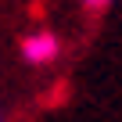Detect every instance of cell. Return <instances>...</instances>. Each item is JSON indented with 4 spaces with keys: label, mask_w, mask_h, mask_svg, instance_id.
<instances>
[{
    "label": "cell",
    "mask_w": 122,
    "mask_h": 122,
    "mask_svg": "<svg viewBox=\"0 0 122 122\" xmlns=\"http://www.w3.org/2000/svg\"><path fill=\"white\" fill-rule=\"evenodd\" d=\"M83 4H86V7H108L111 0H83Z\"/></svg>",
    "instance_id": "cell-2"
},
{
    "label": "cell",
    "mask_w": 122,
    "mask_h": 122,
    "mask_svg": "<svg viewBox=\"0 0 122 122\" xmlns=\"http://www.w3.org/2000/svg\"><path fill=\"white\" fill-rule=\"evenodd\" d=\"M61 43L54 32H29L22 40V57L29 61V65H50V61L57 57Z\"/></svg>",
    "instance_id": "cell-1"
}]
</instances>
